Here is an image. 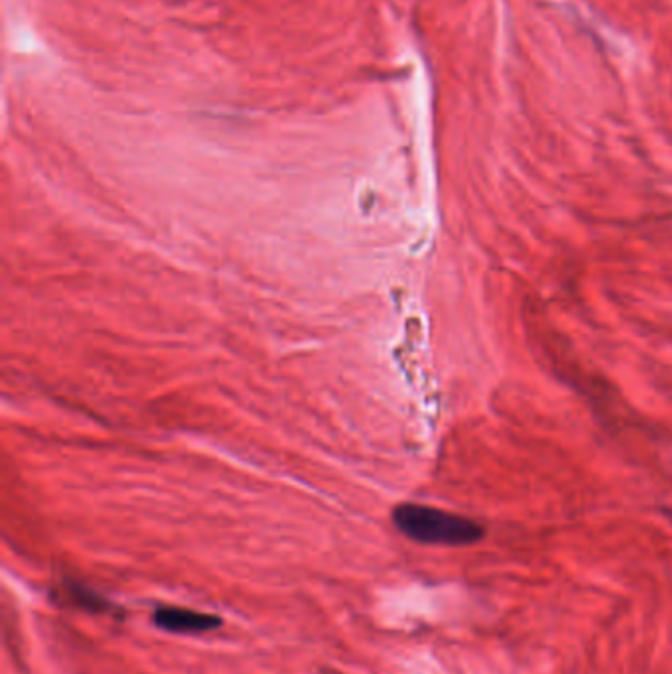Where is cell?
Wrapping results in <instances>:
<instances>
[{"label":"cell","mask_w":672,"mask_h":674,"mask_svg":"<svg viewBox=\"0 0 672 674\" xmlns=\"http://www.w3.org/2000/svg\"><path fill=\"white\" fill-rule=\"evenodd\" d=\"M393 523L406 539L434 546H471L485 537L483 525L470 517L428 505L403 503L393 511Z\"/></svg>","instance_id":"6da1fadb"},{"label":"cell","mask_w":672,"mask_h":674,"mask_svg":"<svg viewBox=\"0 0 672 674\" xmlns=\"http://www.w3.org/2000/svg\"><path fill=\"white\" fill-rule=\"evenodd\" d=\"M152 621L158 629L176 635H202L223 625V619L217 615L178 606L158 607L152 615Z\"/></svg>","instance_id":"7a4b0ae2"},{"label":"cell","mask_w":672,"mask_h":674,"mask_svg":"<svg viewBox=\"0 0 672 674\" xmlns=\"http://www.w3.org/2000/svg\"><path fill=\"white\" fill-rule=\"evenodd\" d=\"M69 596H71V600L77 606L91 609V611H105V609H109V604L101 596H97L93 590L81 586L79 582L69 584Z\"/></svg>","instance_id":"3957f363"}]
</instances>
